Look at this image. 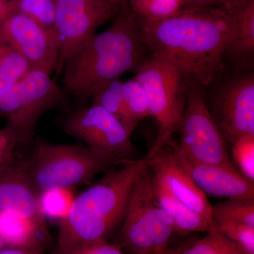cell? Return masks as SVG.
<instances>
[{
    "label": "cell",
    "instance_id": "6da1fadb",
    "mask_svg": "<svg viewBox=\"0 0 254 254\" xmlns=\"http://www.w3.org/2000/svg\"><path fill=\"white\" fill-rule=\"evenodd\" d=\"M145 48L208 86L222 66L231 18L213 7L185 8L158 19L137 18Z\"/></svg>",
    "mask_w": 254,
    "mask_h": 254
},
{
    "label": "cell",
    "instance_id": "7a4b0ae2",
    "mask_svg": "<svg viewBox=\"0 0 254 254\" xmlns=\"http://www.w3.org/2000/svg\"><path fill=\"white\" fill-rule=\"evenodd\" d=\"M106 31L95 33L64 64L65 89L78 98H90L96 87L136 71L145 60L136 16L122 6Z\"/></svg>",
    "mask_w": 254,
    "mask_h": 254
},
{
    "label": "cell",
    "instance_id": "3957f363",
    "mask_svg": "<svg viewBox=\"0 0 254 254\" xmlns=\"http://www.w3.org/2000/svg\"><path fill=\"white\" fill-rule=\"evenodd\" d=\"M122 168L76 195L67 216L59 222L60 254H73L107 237L121 225L144 158L123 160Z\"/></svg>",
    "mask_w": 254,
    "mask_h": 254
},
{
    "label": "cell",
    "instance_id": "277c9868",
    "mask_svg": "<svg viewBox=\"0 0 254 254\" xmlns=\"http://www.w3.org/2000/svg\"><path fill=\"white\" fill-rule=\"evenodd\" d=\"M39 194L53 189H74L91 183L98 174L120 165L113 156L87 145L55 144L39 140L31 155L20 162Z\"/></svg>",
    "mask_w": 254,
    "mask_h": 254
},
{
    "label": "cell",
    "instance_id": "5b68a950",
    "mask_svg": "<svg viewBox=\"0 0 254 254\" xmlns=\"http://www.w3.org/2000/svg\"><path fill=\"white\" fill-rule=\"evenodd\" d=\"M133 79L146 94L149 117L154 118L158 128L156 140L145 157L153 158L172 141L186 104L188 76L170 60L151 54L137 68Z\"/></svg>",
    "mask_w": 254,
    "mask_h": 254
},
{
    "label": "cell",
    "instance_id": "8992f818",
    "mask_svg": "<svg viewBox=\"0 0 254 254\" xmlns=\"http://www.w3.org/2000/svg\"><path fill=\"white\" fill-rule=\"evenodd\" d=\"M177 233L153 190V172L147 163L137 177L116 245L133 254H158Z\"/></svg>",
    "mask_w": 254,
    "mask_h": 254
},
{
    "label": "cell",
    "instance_id": "52a82bcc",
    "mask_svg": "<svg viewBox=\"0 0 254 254\" xmlns=\"http://www.w3.org/2000/svg\"><path fill=\"white\" fill-rule=\"evenodd\" d=\"M63 98V91L51 74L38 68H31L0 95V111L6 115V127L14 133L18 145L33 143L40 119Z\"/></svg>",
    "mask_w": 254,
    "mask_h": 254
},
{
    "label": "cell",
    "instance_id": "ba28073f",
    "mask_svg": "<svg viewBox=\"0 0 254 254\" xmlns=\"http://www.w3.org/2000/svg\"><path fill=\"white\" fill-rule=\"evenodd\" d=\"M203 86L190 77L186 104L176 132L180 136L177 150L196 163L232 166L227 143L207 106Z\"/></svg>",
    "mask_w": 254,
    "mask_h": 254
},
{
    "label": "cell",
    "instance_id": "9c48e42d",
    "mask_svg": "<svg viewBox=\"0 0 254 254\" xmlns=\"http://www.w3.org/2000/svg\"><path fill=\"white\" fill-rule=\"evenodd\" d=\"M55 24L59 60L55 77L65 62L103 23L115 17L121 7L110 0H55Z\"/></svg>",
    "mask_w": 254,
    "mask_h": 254
},
{
    "label": "cell",
    "instance_id": "30bf717a",
    "mask_svg": "<svg viewBox=\"0 0 254 254\" xmlns=\"http://www.w3.org/2000/svg\"><path fill=\"white\" fill-rule=\"evenodd\" d=\"M63 128L68 136L112 155L119 163L133 159L131 135L118 118L98 105L70 113L64 120Z\"/></svg>",
    "mask_w": 254,
    "mask_h": 254
},
{
    "label": "cell",
    "instance_id": "8fae6325",
    "mask_svg": "<svg viewBox=\"0 0 254 254\" xmlns=\"http://www.w3.org/2000/svg\"><path fill=\"white\" fill-rule=\"evenodd\" d=\"M0 38L25 58L31 68L51 74L59 60L56 39L27 15L11 9L0 22Z\"/></svg>",
    "mask_w": 254,
    "mask_h": 254
},
{
    "label": "cell",
    "instance_id": "7c38bea8",
    "mask_svg": "<svg viewBox=\"0 0 254 254\" xmlns=\"http://www.w3.org/2000/svg\"><path fill=\"white\" fill-rule=\"evenodd\" d=\"M226 143L254 135V77L232 80L220 90L209 109Z\"/></svg>",
    "mask_w": 254,
    "mask_h": 254
},
{
    "label": "cell",
    "instance_id": "4fadbf2b",
    "mask_svg": "<svg viewBox=\"0 0 254 254\" xmlns=\"http://www.w3.org/2000/svg\"><path fill=\"white\" fill-rule=\"evenodd\" d=\"M172 155L177 163L190 175L205 195L227 199L254 200V182L241 174L235 165H212L196 163L177 150L176 143L170 141Z\"/></svg>",
    "mask_w": 254,
    "mask_h": 254
},
{
    "label": "cell",
    "instance_id": "5bb4252c",
    "mask_svg": "<svg viewBox=\"0 0 254 254\" xmlns=\"http://www.w3.org/2000/svg\"><path fill=\"white\" fill-rule=\"evenodd\" d=\"M146 163L153 175L163 182L177 199L213 223L212 205L206 195L177 163L170 150L164 148Z\"/></svg>",
    "mask_w": 254,
    "mask_h": 254
},
{
    "label": "cell",
    "instance_id": "9a60e30c",
    "mask_svg": "<svg viewBox=\"0 0 254 254\" xmlns=\"http://www.w3.org/2000/svg\"><path fill=\"white\" fill-rule=\"evenodd\" d=\"M0 211L11 212L41 224H47L33 188L21 163L15 160L0 173Z\"/></svg>",
    "mask_w": 254,
    "mask_h": 254
},
{
    "label": "cell",
    "instance_id": "2e32d148",
    "mask_svg": "<svg viewBox=\"0 0 254 254\" xmlns=\"http://www.w3.org/2000/svg\"><path fill=\"white\" fill-rule=\"evenodd\" d=\"M0 240L6 247L45 252L51 244L47 224L23 218L17 214L0 211Z\"/></svg>",
    "mask_w": 254,
    "mask_h": 254
},
{
    "label": "cell",
    "instance_id": "e0dca14e",
    "mask_svg": "<svg viewBox=\"0 0 254 254\" xmlns=\"http://www.w3.org/2000/svg\"><path fill=\"white\" fill-rule=\"evenodd\" d=\"M232 26L225 54L238 64L253 62L254 53V0H246L227 13Z\"/></svg>",
    "mask_w": 254,
    "mask_h": 254
},
{
    "label": "cell",
    "instance_id": "ac0fdd59",
    "mask_svg": "<svg viewBox=\"0 0 254 254\" xmlns=\"http://www.w3.org/2000/svg\"><path fill=\"white\" fill-rule=\"evenodd\" d=\"M153 190L160 206L173 221L177 233L187 235L215 229L213 223L177 199L153 174Z\"/></svg>",
    "mask_w": 254,
    "mask_h": 254
},
{
    "label": "cell",
    "instance_id": "d6986e66",
    "mask_svg": "<svg viewBox=\"0 0 254 254\" xmlns=\"http://www.w3.org/2000/svg\"><path fill=\"white\" fill-rule=\"evenodd\" d=\"M158 254H245L218 230H209L203 238L188 240L174 247H167Z\"/></svg>",
    "mask_w": 254,
    "mask_h": 254
},
{
    "label": "cell",
    "instance_id": "ffe728a7",
    "mask_svg": "<svg viewBox=\"0 0 254 254\" xmlns=\"http://www.w3.org/2000/svg\"><path fill=\"white\" fill-rule=\"evenodd\" d=\"M123 82L120 78L105 81L95 88L91 98L93 105L101 107L118 118L131 136L134 128L132 127L124 99Z\"/></svg>",
    "mask_w": 254,
    "mask_h": 254
},
{
    "label": "cell",
    "instance_id": "44dd1931",
    "mask_svg": "<svg viewBox=\"0 0 254 254\" xmlns=\"http://www.w3.org/2000/svg\"><path fill=\"white\" fill-rule=\"evenodd\" d=\"M31 69L27 60L0 38V95Z\"/></svg>",
    "mask_w": 254,
    "mask_h": 254
},
{
    "label": "cell",
    "instance_id": "7402d4cb",
    "mask_svg": "<svg viewBox=\"0 0 254 254\" xmlns=\"http://www.w3.org/2000/svg\"><path fill=\"white\" fill-rule=\"evenodd\" d=\"M10 6L27 15L57 41L55 0H10Z\"/></svg>",
    "mask_w": 254,
    "mask_h": 254
},
{
    "label": "cell",
    "instance_id": "603a6c76",
    "mask_svg": "<svg viewBox=\"0 0 254 254\" xmlns=\"http://www.w3.org/2000/svg\"><path fill=\"white\" fill-rule=\"evenodd\" d=\"M76 195L73 189H53L38 194L39 206L45 218L61 221L67 216Z\"/></svg>",
    "mask_w": 254,
    "mask_h": 254
},
{
    "label": "cell",
    "instance_id": "cb8c5ba5",
    "mask_svg": "<svg viewBox=\"0 0 254 254\" xmlns=\"http://www.w3.org/2000/svg\"><path fill=\"white\" fill-rule=\"evenodd\" d=\"M227 220L254 227V200L227 199L212 205V221Z\"/></svg>",
    "mask_w": 254,
    "mask_h": 254
},
{
    "label": "cell",
    "instance_id": "d4e9b609",
    "mask_svg": "<svg viewBox=\"0 0 254 254\" xmlns=\"http://www.w3.org/2000/svg\"><path fill=\"white\" fill-rule=\"evenodd\" d=\"M127 5L137 18L158 19L184 8V0H128Z\"/></svg>",
    "mask_w": 254,
    "mask_h": 254
},
{
    "label": "cell",
    "instance_id": "484cf974",
    "mask_svg": "<svg viewBox=\"0 0 254 254\" xmlns=\"http://www.w3.org/2000/svg\"><path fill=\"white\" fill-rule=\"evenodd\" d=\"M123 93L127 113L135 129L141 120L149 117L146 94L141 85L133 78L123 82Z\"/></svg>",
    "mask_w": 254,
    "mask_h": 254
},
{
    "label": "cell",
    "instance_id": "4316f807",
    "mask_svg": "<svg viewBox=\"0 0 254 254\" xmlns=\"http://www.w3.org/2000/svg\"><path fill=\"white\" fill-rule=\"evenodd\" d=\"M214 227L235 244L245 254H254V227L239 222L218 220Z\"/></svg>",
    "mask_w": 254,
    "mask_h": 254
},
{
    "label": "cell",
    "instance_id": "83f0119b",
    "mask_svg": "<svg viewBox=\"0 0 254 254\" xmlns=\"http://www.w3.org/2000/svg\"><path fill=\"white\" fill-rule=\"evenodd\" d=\"M232 163L243 176L254 182V135H246L231 145Z\"/></svg>",
    "mask_w": 254,
    "mask_h": 254
},
{
    "label": "cell",
    "instance_id": "f1b7e54d",
    "mask_svg": "<svg viewBox=\"0 0 254 254\" xmlns=\"http://www.w3.org/2000/svg\"><path fill=\"white\" fill-rule=\"evenodd\" d=\"M17 140L8 127L0 129V173L14 161Z\"/></svg>",
    "mask_w": 254,
    "mask_h": 254
},
{
    "label": "cell",
    "instance_id": "f546056e",
    "mask_svg": "<svg viewBox=\"0 0 254 254\" xmlns=\"http://www.w3.org/2000/svg\"><path fill=\"white\" fill-rule=\"evenodd\" d=\"M73 254H124L122 249L116 244L111 245L106 240H100L87 246Z\"/></svg>",
    "mask_w": 254,
    "mask_h": 254
},
{
    "label": "cell",
    "instance_id": "4dcf8cb0",
    "mask_svg": "<svg viewBox=\"0 0 254 254\" xmlns=\"http://www.w3.org/2000/svg\"><path fill=\"white\" fill-rule=\"evenodd\" d=\"M41 252L28 249L14 248V247H4L0 250V254H43Z\"/></svg>",
    "mask_w": 254,
    "mask_h": 254
},
{
    "label": "cell",
    "instance_id": "1f68e13d",
    "mask_svg": "<svg viewBox=\"0 0 254 254\" xmlns=\"http://www.w3.org/2000/svg\"><path fill=\"white\" fill-rule=\"evenodd\" d=\"M10 10V0H0V22Z\"/></svg>",
    "mask_w": 254,
    "mask_h": 254
},
{
    "label": "cell",
    "instance_id": "d6a6232c",
    "mask_svg": "<svg viewBox=\"0 0 254 254\" xmlns=\"http://www.w3.org/2000/svg\"><path fill=\"white\" fill-rule=\"evenodd\" d=\"M112 3H113L115 6H118V7H122V6H125L127 4V1L128 0H110Z\"/></svg>",
    "mask_w": 254,
    "mask_h": 254
},
{
    "label": "cell",
    "instance_id": "836d02e7",
    "mask_svg": "<svg viewBox=\"0 0 254 254\" xmlns=\"http://www.w3.org/2000/svg\"><path fill=\"white\" fill-rule=\"evenodd\" d=\"M5 247L4 244L3 243L2 241L0 240V250H2V249H4Z\"/></svg>",
    "mask_w": 254,
    "mask_h": 254
},
{
    "label": "cell",
    "instance_id": "e575fe53",
    "mask_svg": "<svg viewBox=\"0 0 254 254\" xmlns=\"http://www.w3.org/2000/svg\"><path fill=\"white\" fill-rule=\"evenodd\" d=\"M59 254V252H56V253H54V254Z\"/></svg>",
    "mask_w": 254,
    "mask_h": 254
}]
</instances>
